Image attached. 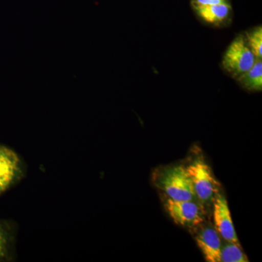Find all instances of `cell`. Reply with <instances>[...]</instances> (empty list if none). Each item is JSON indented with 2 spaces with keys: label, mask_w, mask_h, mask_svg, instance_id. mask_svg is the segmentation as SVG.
Returning <instances> with one entry per match:
<instances>
[{
  "label": "cell",
  "mask_w": 262,
  "mask_h": 262,
  "mask_svg": "<svg viewBox=\"0 0 262 262\" xmlns=\"http://www.w3.org/2000/svg\"><path fill=\"white\" fill-rule=\"evenodd\" d=\"M228 3L227 0H192V5H209L221 4V3Z\"/></svg>",
  "instance_id": "4fadbf2b"
},
{
  "label": "cell",
  "mask_w": 262,
  "mask_h": 262,
  "mask_svg": "<svg viewBox=\"0 0 262 262\" xmlns=\"http://www.w3.org/2000/svg\"><path fill=\"white\" fill-rule=\"evenodd\" d=\"M160 185L169 198L174 201H192L196 196L187 168L182 165L167 170L162 177Z\"/></svg>",
  "instance_id": "7a4b0ae2"
},
{
  "label": "cell",
  "mask_w": 262,
  "mask_h": 262,
  "mask_svg": "<svg viewBox=\"0 0 262 262\" xmlns=\"http://www.w3.org/2000/svg\"><path fill=\"white\" fill-rule=\"evenodd\" d=\"M192 6L198 16L210 25L225 24L232 13V8L228 3L209 5H192Z\"/></svg>",
  "instance_id": "ba28073f"
},
{
  "label": "cell",
  "mask_w": 262,
  "mask_h": 262,
  "mask_svg": "<svg viewBox=\"0 0 262 262\" xmlns=\"http://www.w3.org/2000/svg\"><path fill=\"white\" fill-rule=\"evenodd\" d=\"M236 80L241 87L248 91H261L262 59H256L253 67Z\"/></svg>",
  "instance_id": "9c48e42d"
},
{
  "label": "cell",
  "mask_w": 262,
  "mask_h": 262,
  "mask_svg": "<svg viewBox=\"0 0 262 262\" xmlns=\"http://www.w3.org/2000/svg\"><path fill=\"white\" fill-rule=\"evenodd\" d=\"M21 162L18 154L0 145V194L8 190L21 177Z\"/></svg>",
  "instance_id": "5b68a950"
},
{
  "label": "cell",
  "mask_w": 262,
  "mask_h": 262,
  "mask_svg": "<svg viewBox=\"0 0 262 262\" xmlns=\"http://www.w3.org/2000/svg\"><path fill=\"white\" fill-rule=\"evenodd\" d=\"M196 244L207 261L221 262L222 241L215 228L206 227L196 237Z\"/></svg>",
  "instance_id": "52a82bcc"
},
{
  "label": "cell",
  "mask_w": 262,
  "mask_h": 262,
  "mask_svg": "<svg viewBox=\"0 0 262 262\" xmlns=\"http://www.w3.org/2000/svg\"><path fill=\"white\" fill-rule=\"evenodd\" d=\"M248 47L256 59H262V27L257 26L244 34Z\"/></svg>",
  "instance_id": "8fae6325"
},
{
  "label": "cell",
  "mask_w": 262,
  "mask_h": 262,
  "mask_svg": "<svg viewBox=\"0 0 262 262\" xmlns=\"http://www.w3.org/2000/svg\"><path fill=\"white\" fill-rule=\"evenodd\" d=\"M213 220L215 229L221 237L226 241L239 245L227 199L221 194H216L213 200Z\"/></svg>",
  "instance_id": "8992f818"
},
{
  "label": "cell",
  "mask_w": 262,
  "mask_h": 262,
  "mask_svg": "<svg viewBox=\"0 0 262 262\" xmlns=\"http://www.w3.org/2000/svg\"><path fill=\"white\" fill-rule=\"evenodd\" d=\"M192 180L195 195L202 203H209L216 196L218 184L208 164L196 160L186 167Z\"/></svg>",
  "instance_id": "3957f363"
},
{
  "label": "cell",
  "mask_w": 262,
  "mask_h": 262,
  "mask_svg": "<svg viewBox=\"0 0 262 262\" xmlns=\"http://www.w3.org/2000/svg\"><path fill=\"white\" fill-rule=\"evenodd\" d=\"M165 209L170 218L182 227H194L203 221L201 206L192 201H174L168 198L165 204Z\"/></svg>",
  "instance_id": "277c9868"
},
{
  "label": "cell",
  "mask_w": 262,
  "mask_h": 262,
  "mask_svg": "<svg viewBox=\"0 0 262 262\" xmlns=\"http://www.w3.org/2000/svg\"><path fill=\"white\" fill-rule=\"evenodd\" d=\"M256 60V57L248 47L244 34H239L226 50L222 66L226 72L237 80L253 67Z\"/></svg>",
  "instance_id": "6da1fadb"
},
{
  "label": "cell",
  "mask_w": 262,
  "mask_h": 262,
  "mask_svg": "<svg viewBox=\"0 0 262 262\" xmlns=\"http://www.w3.org/2000/svg\"><path fill=\"white\" fill-rule=\"evenodd\" d=\"M13 244V234L8 224L0 221V261L8 259Z\"/></svg>",
  "instance_id": "7c38bea8"
},
{
  "label": "cell",
  "mask_w": 262,
  "mask_h": 262,
  "mask_svg": "<svg viewBox=\"0 0 262 262\" xmlns=\"http://www.w3.org/2000/svg\"><path fill=\"white\" fill-rule=\"evenodd\" d=\"M248 259L239 245L226 241L221 249V262H247Z\"/></svg>",
  "instance_id": "30bf717a"
}]
</instances>
